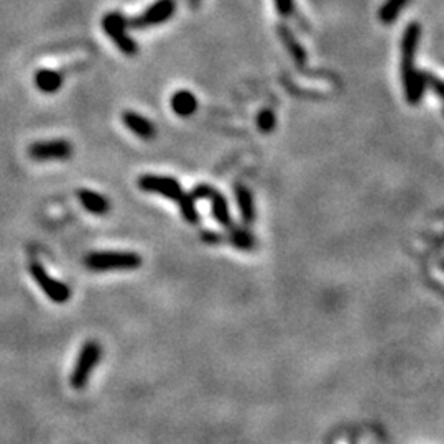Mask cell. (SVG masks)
Returning <instances> with one entry per match:
<instances>
[{
	"label": "cell",
	"instance_id": "obj_5",
	"mask_svg": "<svg viewBox=\"0 0 444 444\" xmlns=\"http://www.w3.org/2000/svg\"><path fill=\"white\" fill-rule=\"evenodd\" d=\"M28 270H30V275L33 280L38 283V286L42 288V291L45 293L53 303L65 305L70 301L71 298L70 286H68L65 281H60V280H56V278H53L42 263L32 262L30 267H28Z\"/></svg>",
	"mask_w": 444,
	"mask_h": 444
},
{
	"label": "cell",
	"instance_id": "obj_12",
	"mask_svg": "<svg viewBox=\"0 0 444 444\" xmlns=\"http://www.w3.org/2000/svg\"><path fill=\"white\" fill-rule=\"evenodd\" d=\"M35 84L45 94H55L63 86V75L55 70H40L35 75Z\"/></svg>",
	"mask_w": 444,
	"mask_h": 444
},
{
	"label": "cell",
	"instance_id": "obj_4",
	"mask_svg": "<svg viewBox=\"0 0 444 444\" xmlns=\"http://www.w3.org/2000/svg\"><path fill=\"white\" fill-rule=\"evenodd\" d=\"M102 359V345L97 341H87L82 344L76 365L70 375V383L75 390H82L89 383L92 370Z\"/></svg>",
	"mask_w": 444,
	"mask_h": 444
},
{
	"label": "cell",
	"instance_id": "obj_10",
	"mask_svg": "<svg viewBox=\"0 0 444 444\" xmlns=\"http://www.w3.org/2000/svg\"><path fill=\"white\" fill-rule=\"evenodd\" d=\"M77 199H80L82 208H84L86 211L96 214V216H104V214L109 213L110 209L109 199L104 198L99 193L91 191V189H80V191H77Z\"/></svg>",
	"mask_w": 444,
	"mask_h": 444
},
{
	"label": "cell",
	"instance_id": "obj_3",
	"mask_svg": "<svg viewBox=\"0 0 444 444\" xmlns=\"http://www.w3.org/2000/svg\"><path fill=\"white\" fill-rule=\"evenodd\" d=\"M84 263L94 272L135 270L141 267V257L135 252H92L86 257Z\"/></svg>",
	"mask_w": 444,
	"mask_h": 444
},
{
	"label": "cell",
	"instance_id": "obj_8",
	"mask_svg": "<svg viewBox=\"0 0 444 444\" xmlns=\"http://www.w3.org/2000/svg\"><path fill=\"white\" fill-rule=\"evenodd\" d=\"M175 12H177V2L175 0H157L141 15L132 18V20H127V23H129L130 28L144 30V28L158 27L162 23L168 22L175 15Z\"/></svg>",
	"mask_w": 444,
	"mask_h": 444
},
{
	"label": "cell",
	"instance_id": "obj_17",
	"mask_svg": "<svg viewBox=\"0 0 444 444\" xmlns=\"http://www.w3.org/2000/svg\"><path fill=\"white\" fill-rule=\"evenodd\" d=\"M199 4H201V0H188V6L191 8H198Z\"/></svg>",
	"mask_w": 444,
	"mask_h": 444
},
{
	"label": "cell",
	"instance_id": "obj_9",
	"mask_svg": "<svg viewBox=\"0 0 444 444\" xmlns=\"http://www.w3.org/2000/svg\"><path fill=\"white\" fill-rule=\"evenodd\" d=\"M122 122H124L127 129H129L134 135L139 137V139L152 140L155 134H157V129H155L152 122L145 119L144 115L137 114L134 110H125L124 114H122Z\"/></svg>",
	"mask_w": 444,
	"mask_h": 444
},
{
	"label": "cell",
	"instance_id": "obj_2",
	"mask_svg": "<svg viewBox=\"0 0 444 444\" xmlns=\"http://www.w3.org/2000/svg\"><path fill=\"white\" fill-rule=\"evenodd\" d=\"M139 188L145 193H158L162 196L172 199V201L178 203L179 211H182L183 217L186 219L189 224L198 222V211L194 208V198L193 194H186L179 186L177 179L170 177H160V175H144L139 178Z\"/></svg>",
	"mask_w": 444,
	"mask_h": 444
},
{
	"label": "cell",
	"instance_id": "obj_15",
	"mask_svg": "<svg viewBox=\"0 0 444 444\" xmlns=\"http://www.w3.org/2000/svg\"><path fill=\"white\" fill-rule=\"evenodd\" d=\"M273 2H275L278 15L283 18L293 15V12H295V0H273Z\"/></svg>",
	"mask_w": 444,
	"mask_h": 444
},
{
	"label": "cell",
	"instance_id": "obj_13",
	"mask_svg": "<svg viewBox=\"0 0 444 444\" xmlns=\"http://www.w3.org/2000/svg\"><path fill=\"white\" fill-rule=\"evenodd\" d=\"M172 109L175 114L179 117L193 115L198 109V101L193 92L189 91H178L172 97Z\"/></svg>",
	"mask_w": 444,
	"mask_h": 444
},
{
	"label": "cell",
	"instance_id": "obj_1",
	"mask_svg": "<svg viewBox=\"0 0 444 444\" xmlns=\"http://www.w3.org/2000/svg\"><path fill=\"white\" fill-rule=\"evenodd\" d=\"M419 37H421V27L418 22H412L405 28L402 37V71L405 89H407L408 101L414 104L418 102L424 89V77L414 70V58H417V50Z\"/></svg>",
	"mask_w": 444,
	"mask_h": 444
},
{
	"label": "cell",
	"instance_id": "obj_16",
	"mask_svg": "<svg viewBox=\"0 0 444 444\" xmlns=\"http://www.w3.org/2000/svg\"><path fill=\"white\" fill-rule=\"evenodd\" d=\"M272 122H273L272 112H263V114L260 115V119H258V124L262 125L263 130H268V127L272 125Z\"/></svg>",
	"mask_w": 444,
	"mask_h": 444
},
{
	"label": "cell",
	"instance_id": "obj_11",
	"mask_svg": "<svg viewBox=\"0 0 444 444\" xmlns=\"http://www.w3.org/2000/svg\"><path fill=\"white\" fill-rule=\"evenodd\" d=\"M277 33H278V37H280V40H281L283 45L286 46V50H288V53H290V56L293 58V60H295L296 65H298V66L305 65L306 53L303 50V46L300 45L298 40H296V37L293 35V32L290 30V28H288L286 25H283V23H281V25H278Z\"/></svg>",
	"mask_w": 444,
	"mask_h": 444
},
{
	"label": "cell",
	"instance_id": "obj_6",
	"mask_svg": "<svg viewBox=\"0 0 444 444\" xmlns=\"http://www.w3.org/2000/svg\"><path fill=\"white\" fill-rule=\"evenodd\" d=\"M102 28L107 33V37L110 38L112 42L115 43L117 48L124 53L127 56H134L139 51V46L137 43L132 40L129 33H127V28H129V23H127V18L119 12H110L107 13L102 20Z\"/></svg>",
	"mask_w": 444,
	"mask_h": 444
},
{
	"label": "cell",
	"instance_id": "obj_7",
	"mask_svg": "<svg viewBox=\"0 0 444 444\" xmlns=\"http://www.w3.org/2000/svg\"><path fill=\"white\" fill-rule=\"evenodd\" d=\"M72 145L65 139L37 141L28 146V155L35 162H63L72 157Z\"/></svg>",
	"mask_w": 444,
	"mask_h": 444
},
{
	"label": "cell",
	"instance_id": "obj_14",
	"mask_svg": "<svg viewBox=\"0 0 444 444\" xmlns=\"http://www.w3.org/2000/svg\"><path fill=\"white\" fill-rule=\"evenodd\" d=\"M410 0H385L383 6L379 11V18L383 25H392L397 20L403 8L408 6Z\"/></svg>",
	"mask_w": 444,
	"mask_h": 444
}]
</instances>
